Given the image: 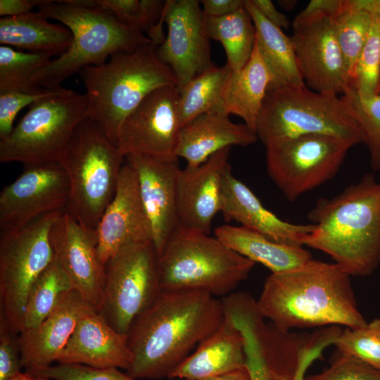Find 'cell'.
I'll return each instance as SVG.
<instances>
[{
	"label": "cell",
	"instance_id": "obj_50",
	"mask_svg": "<svg viewBox=\"0 0 380 380\" xmlns=\"http://www.w3.org/2000/svg\"><path fill=\"white\" fill-rule=\"evenodd\" d=\"M357 4L369 11L380 17V0H356Z\"/></svg>",
	"mask_w": 380,
	"mask_h": 380
},
{
	"label": "cell",
	"instance_id": "obj_7",
	"mask_svg": "<svg viewBox=\"0 0 380 380\" xmlns=\"http://www.w3.org/2000/svg\"><path fill=\"white\" fill-rule=\"evenodd\" d=\"M255 262L215 236L179 227L158 256L162 291H198L227 296L246 280Z\"/></svg>",
	"mask_w": 380,
	"mask_h": 380
},
{
	"label": "cell",
	"instance_id": "obj_46",
	"mask_svg": "<svg viewBox=\"0 0 380 380\" xmlns=\"http://www.w3.org/2000/svg\"><path fill=\"white\" fill-rule=\"evenodd\" d=\"M257 10L270 23L279 28H288L290 22L287 17L280 13L270 0H251Z\"/></svg>",
	"mask_w": 380,
	"mask_h": 380
},
{
	"label": "cell",
	"instance_id": "obj_13",
	"mask_svg": "<svg viewBox=\"0 0 380 380\" xmlns=\"http://www.w3.org/2000/svg\"><path fill=\"white\" fill-rule=\"evenodd\" d=\"M353 146L331 135L305 134L267 144V171L290 201L331 179Z\"/></svg>",
	"mask_w": 380,
	"mask_h": 380
},
{
	"label": "cell",
	"instance_id": "obj_14",
	"mask_svg": "<svg viewBox=\"0 0 380 380\" xmlns=\"http://www.w3.org/2000/svg\"><path fill=\"white\" fill-rule=\"evenodd\" d=\"M333 16L301 11L292 23V42L298 68L308 88L338 95L353 89L339 47Z\"/></svg>",
	"mask_w": 380,
	"mask_h": 380
},
{
	"label": "cell",
	"instance_id": "obj_44",
	"mask_svg": "<svg viewBox=\"0 0 380 380\" xmlns=\"http://www.w3.org/2000/svg\"><path fill=\"white\" fill-rule=\"evenodd\" d=\"M204 15L222 17L231 14L244 6L243 0H202Z\"/></svg>",
	"mask_w": 380,
	"mask_h": 380
},
{
	"label": "cell",
	"instance_id": "obj_30",
	"mask_svg": "<svg viewBox=\"0 0 380 380\" xmlns=\"http://www.w3.org/2000/svg\"><path fill=\"white\" fill-rule=\"evenodd\" d=\"M256 32V44L272 77L271 87L305 85L300 75L291 38L267 20L253 5L244 0Z\"/></svg>",
	"mask_w": 380,
	"mask_h": 380
},
{
	"label": "cell",
	"instance_id": "obj_18",
	"mask_svg": "<svg viewBox=\"0 0 380 380\" xmlns=\"http://www.w3.org/2000/svg\"><path fill=\"white\" fill-rule=\"evenodd\" d=\"M50 241L54 259L72 289L101 312L106 268L99 255L96 231L87 229L63 211L51 227Z\"/></svg>",
	"mask_w": 380,
	"mask_h": 380
},
{
	"label": "cell",
	"instance_id": "obj_32",
	"mask_svg": "<svg viewBox=\"0 0 380 380\" xmlns=\"http://www.w3.org/2000/svg\"><path fill=\"white\" fill-rule=\"evenodd\" d=\"M232 72L227 65L222 67L213 65L194 77L179 91L181 127L204 113L227 115L222 91Z\"/></svg>",
	"mask_w": 380,
	"mask_h": 380
},
{
	"label": "cell",
	"instance_id": "obj_9",
	"mask_svg": "<svg viewBox=\"0 0 380 380\" xmlns=\"http://www.w3.org/2000/svg\"><path fill=\"white\" fill-rule=\"evenodd\" d=\"M224 310L241 331L245 346L261 361L268 380H305L310 365L334 344L339 327L320 328L313 333L284 331L266 322L255 300L245 292L232 293L222 300Z\"/></svg>",
	"mask_w": 380,
	"mask_h": 380
},
{
	"label": "cell",
	"instance_id": "obj_29",
	"mask_svg": "<svg viewBox=\"0 0 380 380\" xmlns=\"http://www.w3.org/2000/svg\"><path fill=\"white\" fill-rule=\"evenodd\" d=\"M272 82V75L255 42L249 61L239 72H232L225 84L222 91L225 113L241 118L255 132L258 117Z\"/></svg>",
	"mask_w": 380,
	"mask_h": 380
},
{
	"label": "cell",
	"instance_id": "obj_51",
	"mask_svg": "<svg viewBox=\"0 0 380 380\" xmlns=\"http://www.w3.org/2000/svg\"><path fill=\"white\" fill-rule=\"evenodd\" d=\"M9 380H51L44 377H42L30 372H26L25 373L20 372L14 376Z\"/></svg>",
	"mask_w": 380,
	"mask_h": 380
},
{
	"label": "cell",
	"instance_id": "obj_40",
	"mask_svg": "<svg viewBox=\"0 0 380 380\" xmlns=\"http://www.w3.org/2000/svg\"><path fill=\"white\" fill-rule=\"evenodd\" d=\"M30 373L51 380H139L118 368H95L80 364L58 363Z\"/></svg>",
	"mask_w": 380,
	"mask_h": 380
},
{
	"label": "cell",
	"instance_id": "obj_35",
	"mask_svg": "<svg viewBox=\"0 0 380 380\" xmlns=\"http://www.w3.org/2000/svg\"><path fill=\"white\" fill-rule=\"evenodd\" d=\"M51 60L46 54L29 53L1 45L0 92L35 93L43 90L32 84V77Z\"/></svg>",
	"mask_w": 380,
	"mask_h": 380
},
{
	"label": "cell",
	"instance_id": "obj_8",
	"mask_svg": "<svg viewBox=\"0 0 380 380\" xmlns=\"http://www.w3.org/2000/svg\"><path fill=\"white\" fill-rule=\"evenodd\" d=\"M255 133L265 146L312 134L335 136L353 146L364 143L360 126L342 96L317 92L306 85L268 87Z\"/></svg>",
	"mask_w": 380,
	"mask_h": 380
},
{
	"label": "cell",
	"instance_id": "obj_17",
	"mask_svg": "<svg viewBox=\"0 0 380 380\" xmlns=\"http://www.w3.org/2000/svg\"><path fill=\"white\" fill-rule=\"evenodd\" d=\"M164 22L167 25V35L156 53L159 60L172 70L179 91L214 65L200 1H165Z\"/></svg>",
	"mask_w": 380,
	"mask_h": 380
},
{
	"label": "cell",
	"instance_id": "obj_21",
	"mask_svg": "<svg viewBox=\"0 0 380 380\" xmlns=\"http://www.w3.org/2000/svg\"><path fill=\"white\" fill-rule=\"evenodd\" d=\"M231 147H226L197 167L180 169L177 179L179 227L210 234L212 221L221 212L222 189Z\"/></svg>",
	"mask_w": 380,
	"mask_h": 380
},
{
	"label": "cell",
	"instance_id": "obj_26",
	"mask_svg": "<svg viewBox=\"0 0 380 380\" xmlns=\"http://www.w3.org/2000/svg\"><path fill=\"white\" fill-rule=\"evenodd\" d=\"M245 366L243 336L225 312L219 327L197 346L168 379L201 380Z\"/></svg>",
	"mask_w": 380,
	"mask_h": 380
},
{
	"label": "cell",
	"instance_id": "obj_53",
	"mask_svg": "<svg viewBox=\"0 0 380 380\" xmlns=\"http://www.w3.org/2000/svg\"><path fill=\"white\" fill-rule=\"evenodd\" d=\"M379 94H380V77H379Z\"/></svg>",
	"mask_w": 380,
	"mask_h": 380
},
{
	"label": "cell",
	"instance_id": "obj_10",
	"mask_svg": "<svg viewBox=\"0 0 380 380\" xmlns=\"http://www.w3.org/2000/svg\"><path fill=\"white\" fill-rule=\"evenodd\" d=\"M88 116L85 94L58 87L30 106L12 132L0 139V162L25 165L57 161Z\"/></svg>",
	"mask_w": 380,
	"mask_h": 380
},
{
	"label": "cell",
	"instance_id": "obj_11",
	"mask_svg": "<svg viewBox=\"0 0 380 380\" xmlns=\"http://www.w3.org/2000/svg\"><path fill=\"white\" fill-rule=\"evenodd\" d=\"M65 210L46 213L16 230L0 231V321L17 334L28 291L54 259L51 227Z\"/></svg>",
	"mask_w": 380,
	"mask_h": 380
},
{
	"label": "cell",
	"instance_id": "obj_6",
	"mask_svg": "<svg viewBox=\"0 0 380 380\" xmlns=\"http://www.w3.org/2000/svg\"><path fill=\"white\" fill-rule=\"evenodd\" d=\"M125 158L101 126L89 116L58 156L70 184L65 211L87 229L96 231L114 197Z\"/></svg>",
	"mask_w": 380,
	"mask_h": 380
},
{
	"label": "cell",
	"instance_id": "obj_3",
	"mask_svg": "<svg viewBox=\"0 0 380 380\" xmlns=\"http://www.w3.org/2000/svg\"><path fill=\"white\" fill-rule=\"evenodd\" d=\"M315 229L303 246L329 255L350 276L367 277L380 265V182L367 173L308 213Z\"/></svg>",
	"mask_w": 380,
	"mask_h": 380
},
{
	"label": "cell",
	"instance_id": "obj_12",
	"mask_svg": "<svg viewBox=\"0 0 380 380\" xmlns=\"http://www.w3.org/2000/svg\"><path fill=\"white\" fill-rule=\"evenodd\" d=\"M106 268L100 312L117 331L127 335L134 321L162 291L153 242L125 246L110 258Z\"/></svg>",
	"mask_w": 380,
	"mask_h": 380
},
{
	"label": "cell",
	"instance_id": "obj_41",
	"mask_svg": "<svg viewBox=\"0 0 380 380\" xmlns=\"http://www.w3.org/2000/svg\"><path fill=\"white\" fill-rule=\"evenodd\" d=\"M305 380H380V370L338 351L328 367Z\"/></svg>",
	"mask_w": 380,
	"mask_h": 380
},
{
	"label": "cell",
	"instance_id": "obj_2",
	"mask_svg": "<svg viewBox=\"0 0 380 380\" xmlns=\"http://www.w3.org/2000/svg\"><path fill=\"white\" fill-rule=\"evenodd\" d=\"M350 275L336 263L312 259L265 279L256 305L260 315L284 331L367 322L360 312Z\"/></svg>",
	"mask_w": 380,
	"mask_h": 380
},
{
	"label": "cell",
	"instance_id": "obj_20",
	"mask_svg": "<svg viewBox=\"0 0 380 380\" xmlns=\"http://www.w3.org/2000/svg\"><path fill=\"white\" fill-rule=\"evenodd\" d=\"M125 160L136 170L141 198L148 217L158 256L179 227L177 159L163 160L129 154Z\"/></svg>",
	"mask_w": 380,
	"mask_h": 380
},
{
	"label": "cell",
	"instance_id": "obj_34",
	"mask_svg": "<svg viewBox=\"0 0 380 380\" xmlns=\"http://www.w3.org/2000/svg\"><path fill=\"white\" fill-rule=\"evenodd\" d=\"M336 39L353 89L356 64L367 38L372 15L356 0H343L341 10L333 16Z\"/></svg>",
	"mask_w": 380,
	"mask_h": 380
},
{
	"label": "cell",
	"instance_id": "obj_27",
	"mask_svg": "<svg viewBox=\"0 0 380 380\" xmlns=\"http://www.w3.org/2000/svg\"><path fill=\"white\" fill-rule=\"evenodd\" d=\"M39 11L0 19V44L18 51L59 56L72 41L70 30Z\"/></svg>",
	"mask_w": 380,
	"mask_h": 380
},
{
	"label": "cell",
	"instance_id": "obj_39",
	"mask_svg": "<svg viewBox=\"0 0 380 380\" xmlns=\"http://www.w3.org/2000/svg\"><path fill=\"white\" fill-rule=\"evenodd\" d=\"M334 345L338 352L380 370V317L361 327H346Z\"/></svg>",
	"mask_w": 380,
	"mask_h": 380
},
{
	"label": "cell",
	"instance_id": "obj_37",
	"mask_svg": "<svg viewBox=\"0 0 380 380\" xmlns=\"http://www.w3.org/2000/svg\"><path fill=\"white\" fill-rule=\"evenodd\" d=\"M342 97L351 108L363 132L372 169L380 171V94L363 98L355 89H349Z\"/></svg>",
	"mask_w": 380,
	"mask_h": 380
},
{
	"label": "cell",
	"instance_id": "obj_4",
	"mask_svg": "<svg viewBox=\"0 0 380 380\" xmlns=\"http://www.w3.org/2000/svg\"><path fill=\"white\" fill-rule=\"evenodd\" d=\"M156 46L151 42L131 51L115 53L108 61L79 72L86 89L88 116L115 144L124 120L146 96L163 87H177L176 77L159 60Z\"/></svg>",
	"mask_w": 380,
	"mask_h": 380
},
{
	"label": "cell",
	"instance_id": "obj_19",
	"mask_svg": "<svg viewBox=\"0 0 380 380\" xmlns=\"http://www.w3.org/2000/svg\"><path fill=\"white\" fill-rule=\"evenodd\" d=\"M96 233L99 255L104 265L127 244L153 242L151 227L141 198L137 174L126 161L114 197L105 210Z\"/></svg>",
	"mask_w": 380,
	"mask_h": 380
},
{
	"label": "cell",
	"instance_id": "obj_43",
	"mask_svg": "<svg viewBox=\"0 0 380 380\" xmlns=\"http://www.w3.org/2000/svg\"><path fill=\"white\" fill-rule=\"evenodd\" d=\"M18 334L0 321V380H9L22 372Z\"/></svg>",
	"mask_w": 380,
	"mask_h": 380
},
{
	"label": "cell",
	"instance_id": "obj_23",
	"mask_svg": "<svg viewBox=\"0 0 380 380\" xmlns=\"http://www.w3.org/2000/svg\"><path fill=\"white\" fill-rule=\"evenodd\" d=\"M89 307L91 306L72 289L42 322L18 334L22 365L27 372H35L58 361L80 317Z\"/></svg>",
	"mask_w": 380,
	"mask_h": 380
},
{
	"label": "cell",
	"instance_id": "obj_15",
	"mask_svg": "<svg viewBox=\"0 0 380 380\" xmlns=\"http://www.w3.org/2000/svg\"><path fill=\"white\" fill-rule=\"evenodd\" d=\"M177 87L151 92L127 115L119 129L116 145L125 157L140 154L175 160L181 129Z\"/></svg>",
	"mask_w": 380,
	"mask_h": 380
},
{
	"label": "cell",
	"instance_id": "obj_31",
	"mask_svg": "<svg viewBox=\"0 0 380 380\" xmlns=\"http://www.w3.org/2000/svg\"><path fill=\"white\" fill-rule=\"evenodd\" d=\"M204 21L208 37L224 47L226 65L232 72H239L249 61L256 40L255 27L248 10L243 6L222 17L204 15Z\"/></svg>",
	"mask_w": 380,
	"mask_h": 380
},
{
	"label": "cell",
	"instance_id": "obj_42",
	"mask_svg": "<svg viewBox=\"0 0 380 380\" xmlns=\"http://www.w3.org/2000/svg\"><path fill=\"white\" fill-rule=\"evenodd\" d=\"M51 89H44L35 93L0 92V139L6 138L12 132L13 121L23 108L47 95Z\"/></svg>",
	"mask_w": 380,
	"mask_h": 380
},
{
	"label": "cell",
	"instance_id": "obj_48",
	"mask_svg": "<svg viewBox=\"0 0 380 380\" xmlns=\"http://www.w3.org/2000/svg\"><path fill=\"white\" fill-rule=\"evenodd\" d=\"M246 366L249 372L251 380H267L265 369L257 357L248 355Z\"/></svg>",
	"mask_w": 380,
	"mask_h": 380
},
{
	"label": "cell",
	"instance_id": "obj_1",
	"mask_svg": "<svg viewBox=\"0 0 380 380\" xmlns=\"http://www.w3.org/2000/svg\"><path fill=\"white\" fill-rule=\"evenodd\" d=\"M225 315L222 300L198 291H162L127 334L136 379L169 378Z\"/></svg>",
	"mask_w": 380,
	"mask_h": 380
},
{
	"label": "cell",
	"instance_id": "obj_16",
	"mask_svg": "<svg viewBox=\"0 0 380 380\" xmlns=\"http://www.w3.org/2000/svg\"><path fill=\"white\" fill-rule=\"evenodd\" d=\"M69 194L68 177L58 161L25 165L0 193V231L16 230L46 213L65 210Z\"/></svg>",
	"mask_w": 380,
	"mask_h": 380
},
{
	"label": "cell",
	"instance_id": "obj_28",
	"mask_svg": "<svg viewBox=\"0 0 380 380\" xmlns=\"http://www.w3.org/2000/svg\"><path fill=\"white\" fill-rule=\"evenodd\" d=\"M215 236L226 246L270 270L272 273L300 267L312 258L303 246L286 245L242 226L229 224L215 229Z\"/></svg>",
	"mask_w": 380,
	"mask_h": 380
},
{
	"label": "cell",
	"instance_id": "obj_33",
	"mask_svg": "<svg viewBox=\"0 0 380 380\" xmlns=\"http://www.w3.org/2000/svg\"><path fill=\"white\" fill-rule=\"evenodd\" d=\"M72 289L66 274L53 259L28 291L22 331L42 322L54 310L63 296Z\"/></svg>",
	"mask_w": 380,
	"mask_h": 380
},
{
	"label": "cell",
	"instance_id": "obj_38",
	"mask_svg": "<svg viewBox=\"0 0 380 380\" xmlns=\"http://www.w3.org/2000/svg\"><path fill=\"white\" fill-rule=\"evenodd\" d=\"M372 15L366 42L359 56L353 80V89L363 98L379 94L380 77V17Z\"/></svg>",
	"mask_w": 380,
	"mask_h": 380
},
{
	"label": "cell",
	"instance_id": "obj_45",
	"mask_svg": "<svg viewBox=\"0 0 380 380\" xmlns=\"http://www.w3.org/2000/svg\"><path fill=\"white\" fill-rule=\"evenodd\" d=\"M46 0H0V15L13 17L32 12V9Z\"/></svg>",
	"mask_w": 380,
	"mask_h": 380
},
{
	"label": "cell",
	"instance_id": "obj_22",
	"mask_svg": "<svg viewBox=\"0 0 380 380\" xmlns=\"http://www.w3.org/2000/svg\"><path fill=\"white\" fill-rule=\"evenodd\" d=\"M132 361L127 335L117 331L100 312L89 307L57 362L127 371Z\"/></svg>",
	"mask_w": 380,
	"mask_h": 380
},
{
	"label": "cell",
	"instance_id": "obj_52",
	"mask_svg": "<svg viewBox=\"0 0 380 380\" xmlns=\"http://www.w3.org/2000/svg\"><path fill=\"white\" fill-rule=\"evenodd\" d=\"M297 4V1H279V4H280L284 9H293L296 4Z\"/></svg>",
	"mask_w": 380,
	"mask_h": 380
},
{
	"label": "cell",
	"instance_id": "obj_5",
	"mask_svg": "<svg viewBox=\"0 0 380 380\" xmlns=\"http://www.w3.org/2000/svg\"><path fill=\"white\" fill-rule=\"evenodd\" d=\"M38 10L67 27L72 41L64 53L34 74L32 82L37 87H61L63 81L86 66L101 65L115 53L131 51L153 42L137 28L100 9L72 5L65 0H46Z\"/></svg>",
	"mask_w": 380,
	"mask_h": 380
},
{
	"label": "cell",
	"instance_id": "obj_24",
	"mask_svg": "<svg viewBox=\"0 0 380 380\" xmlns=\"http://www.w3.org/2000/svg\"><path fill=\"white\" fill-rule=\"evenodd\" d=\"M221 212L227 222L236 221L277 243L303 246L315 224L286 222L267 210L255 194L233 176L231 168L225 173L222 189Z\"/></svg>",
	"mask_w": 380,
	"mask_h": 380
},
{
	"label": "cell",
	"instance_id": "obj_36",
	"mask_svg": "<svg viewBox=\"0 0 380 380\" xmlns=\"http://www.w3.org/2000/svg\"><path fill=\"white\" fill-rule=\"evenodd\" d=\"M96 9L108 12L120 22L147 32L148 38L163 34L165 1L95 0Z\"/></svg>",
	"mask_w": 380,
	"mask_h": 380
},
{
	"label": "cell",
	"instance_id": "obj_49",
	"mask_svg": "<svg viewBox=\"0 0 380 380\" xmlns=\"http://www.w3.org/2000/svg\"><path fill=\"white\" fill-rule=\"evenodd\" d=\"M201 380H251L246 366L224 374L203 379Z\"/></svg>",
	"mask_w": 380,
	"mask_h": 380
},
{
	"label": "cell",
	"instance_id": "obj_47",
	"mask_svg": "<svg viewBox=\"0 0 380 380\" xmlns=\"http://www.w3.org/2000/svg\"><path fill=\"white\" fill-rule=\"evenodd\" d=\"M343 4V0H312L302 11L323 12L334 15L341 10Z\"/></svg>",
	"mask_w": 380,
	"mask_h": 380
},
{
	"label": "cell",
	"instance_id": "obj_25",
	"mask_svg": "<svg viewBox=\"0 0 380 380\" xmlns=\"http://www.w3.org/2000/svg\"><path fill=\"white\" fill-rule=\"evenodd\" d=\"M257 139L245 123L236 124L224 114L204 113L181 127L176 156L185 159L187 166L197 167L226 147L246 146Z\"/></svg>",
	"mask_w": 380,
	"mask_h": 380
}]
</instances>
